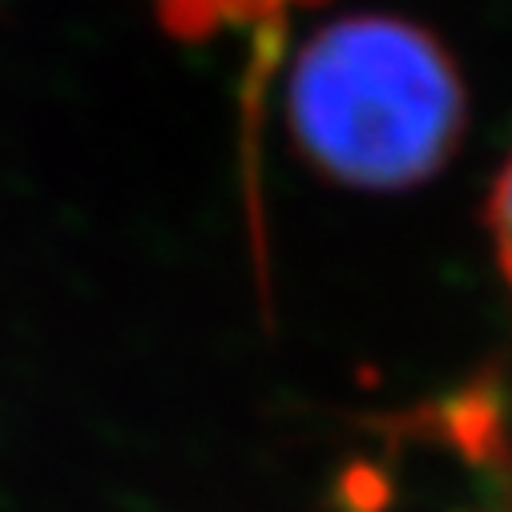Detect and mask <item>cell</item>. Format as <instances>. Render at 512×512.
I'll return each instance as SVG.
<instances>
[{"label":"cell","instance_id":"obj_2","mask_svg":"<svg viewBox=\"0 0 512 512\" xmlns=\"http://www.w3.org/2000/svg\"><path fill=\"white\" fill-rule=\"evenodd\" d=\"M158 21L174 37H218L226 29H250V25H271L287 9L315 5V0H150Z\"/></svg>","mask_w":512,"mask_h":512},{"label":"cell","instance_id":"obj_1","mask_svg":"<svg viewBox=\"0 0 512 512\" xmlns=\"http://www.w3.org/2000/svg\"><path fill=\"white\" fill-rule=\"evenodd\" d=\"M287 113L299 150L327 178L355 190H408L460 146L464 81L420 25L343 17L303 45Z\"/></svg>","mask_w":512,"mask_h":512},{"label":"cell","instance_id":"obj_3","mask_svg":"<svg viewBox=\"0 0 512 512\" xmlns=\"http://www.w3.org/2000/svg\"><path fill=\"white\" fill-rule=\"evenodd\" d=\"M488 234H492V254H496V267L512 291V154L500 166L492 194H488Z\"/></svg>","mask_w":512,"mask_h":512}]
</instances>
